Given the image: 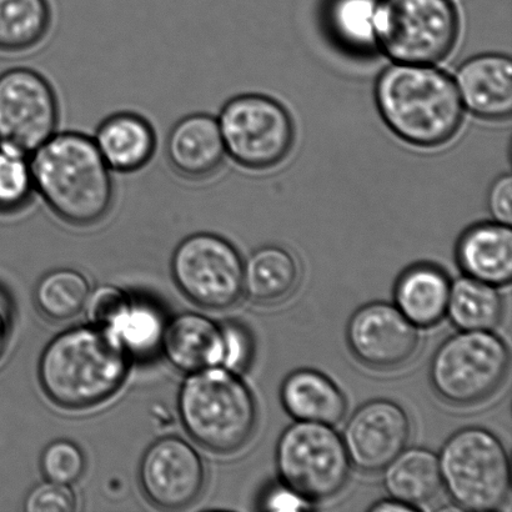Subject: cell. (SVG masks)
<instances>
[{"instance_id": "6da1fadb", "label": "cell", "mask_w": 512, "mask_h": 512, "mask_svg": "<svg viewBox=\"0 0 512 512\" xmlns=\"http://www.w3.org/2000/svg\"><path fill=\"white\" fill-rule=\"evenodd\" d=\"M35 193L55 217L77 228L103 222L112 212L115 185L94 139L55 133L30 154Z\"/></svg>"}, {"instance_id": "7a4b0ae2", "label": "cell", "mask_w": 512, "mask_h": 512, "mask_svg": "<svg viewBox=\"0 0 512 512\" xmlns=\"http://www.w3.org/2000/svg\"><path fill=\"white\" fill-rule=\"evenodd\" d=\"M130 355L110 331L79 326L55 336L40 358L44 394L65 410L94 408L112 399L127 379Z\"/></svg>"}, {"instance_id": "3957f363", "label": "cell", "mask_w": 512, "mask_h": 512, "mask_svg": "<svg viewBox=\"0 0 512 512\" xmlns=\"http://www.w3.org/2000/svg\"><path fill=\"white\" fill-rule=\"evenodd\" d=\"M375 102L391 132L414 147H440L463 123L455 80L429 64L390 65L376 80Z\"/></svg>"}, {"instance_id": "277c9868", "label": "cell", "mask_w": 512, "mask_h": 512, "mask_svg": "<svg viewBox=\"0 0 512 512\" xmlns=\"http://www.w3.org/2000/svg\"><path fill=\"white\" fill-rule=\"evenodd\" d=\"M178 409L190 438L217 454L243 449L258 424L252 390L223 366L190 375L180 389Z\"/></svg>"}, {"instance_id": "5b68a950", "label": "cell", "mask_w": 512, "mask_h": 512, "mask_svg": "<svg viewBox=\"0 0 512 512\" xmlns=\"http://www.w3.org/2000/svg\"><path fill=\"white\" fill-rule=\"evenodd\" d=\"M438 456L443 488L456 508H503L510 494V461L498 436L469 426L451 435Z\"/></svg>"}, {"instance_id": "8992f818", "label": "cell", "mask_w": 512, "mask_h": 512, "mask_svg": "<svg viewBox=\"0 0 512 512\" xmlns=\"http://www.w3.org/2000/svg\"><path fill=\"white\" fill-rule=\"evenodd\" d=\"M376 45L395 63L441 62L458 42L460 20L451 0H378Z\"/></svg>"}, {"instance_id": "52a82bcc", "label": "cell", "mask_w": 512, "mask_h": 512, "mask_svg": "<svg viewBox=\"0 0 512 512\" xmlns=\"http://www.w3.org/2000/svg\"><path fill=\"white\" fill-rule=\"evenodd\" d=\"M510 351L493 330H460L436 349L429 376L435 393L454 406H473L504 384Z\"/></svg>"}, {"instance_id": "ba28073f", "label": "cell", "mask_w": 512, "mask_h": 512, "mask_svg": "<svg viewBox=\"0 0 512 512\" xmlns=\"http://www.w3.org/2000/svg\"><path fill=\"white\" fill-rule=\"evenodd\" d=\"M276 469L283 484L311 503L338 495L348 483L351 463L333 426L295 421L280 435Z\"/></svg>"}, {"instance_id": "9c48e42d", "label": "cell", "mask_w": 512, "mask_h": 512, "mask_svg": "<svg viewBox=\"0 0 512 512\" xmlns=\"http://www.w3.org/2000/svg\"><path fill=\"white\" fill-rule=\"evenodd\" d=\"M218 123L225 152L245 169L274 168L294 145V122L288 110L263 94H242L228 100Z\"/></svg>"}, {"instance_id": "30bf717a", "label": "cell", "mask_w": 512, "mask_h": 512, "mask_svg": "<svg viewBox=\"0 0 512 512\" xmlns=\"http://www.w3.org/2000/svg\"><path fill=\"white\" fill-rule=\"evenodd\" d=\"M172 275L182 293L200 308H232L244 293V261L229 240L197 233L179 243Z\"/></svg>"}, {"instance_id": "8fae6325", "label": "cell", "mask_w": 512, "mask_h": 512, "mask_svg": "<svg viewBox=\"0 0 512 512\" xmlns=\"http://www.w3.org/2000/svg\"><path fill=\"white\" fill-rule=\"evenodd\" d=\"M59 102L52 84L30 68L0 74V145L32 154L57 133Z\"/></svg>"}, {"instance_id": "7c38bea8", "label": "cell", "mask_w": 512, "mask_h": 512, "mask_svg": "<svg viewBox=\"0 0 512 512\" xmlns=\"http://www.w3.org/2000/svg\"><path fill=\"white\" fill-rule=\"evenodd\" d=\"M139 481L150 504L163 510H182L202 496L207 471L192 445L177 436H167L145 451Z\"/></svg>"}, {"instance_id": "4fadbf2b", "label": "cell", "mask_w": 512, "mask_h": 512, "mask_svg": "<svg viewBox=\"0 0 512 512\" xmlns=\"http://www.w3.org/2000/svg\"><path fill=\"white\" fill-rule=\"evenodd\" d=\"M346 341L361 364L375 370H394L414 358L420 331L395 304L374 301L351 315Z\"/></svg>"}, {"instance_id": "5bb4252c", "label": "cell", "mask_w": 512, "mask_h": 512, "mask_svg": "<svg viewBox=\"0 0 512 512\" xmlns=\"http://www.w3.org/2000/svg\"><path fill=\"white\" fill-rule=\"evenodd\" d=\"M410 435L406 411L393 400L375 399L355 410L341 438L351 465L378 473L406 448Z\"/></svg>"}, {"instance_id": "9a60e30c", "label": "cell", "mask_w": 512, "mask_h": 512, "mask_svg": "<svg viewBox=\"0 0 512 512\" xmlns=\"http://www.w3.org/2000/svg\"><path fill=\"white\" fill-rule=\"evenodd\" d=\"M170 168L189 182H204L218 174L225 152L218 118L207 113L185 115L173 125L165 143Z\"/></svg>"}, {"instance_id": "2e32d148", "label": "cell", "mask_w": 512, "mask_h": 512, "mask_svg": "<svg viewBox=\"0 0 512 512\" xmlns=\"http://www.w3.org/2000/svg\"><path fill=\"white\" fill-rule=\"evenodd\" d=\"M461 103L475 117L508 119L512 113V62L504 54H480L456 72Z\"/></svg>"}, {"instance_id": "e0dca14e", "label": "cell", "mask_w": 512, "mask_h": 512, "mask_svg": "<svg viewBox=\"0 0 512 512\" xmlns=\"http://www.w3.org/2000/svg\"><path fill=\"white\" fill-rule=\"evenodd\" d=\"M162 348L175 369L197 373L223 366L225 336L223 325L208 316L184 313L165 325Z\"/></svg>"}, {"instance_id": "ac0fdd59", "label": "cell", "mask_w": 512, "mask_h": 512, "mask_svg": "<svg viewBox=\"0 0 512 512\" xmlns=\"http://www.w3.org/2000/svg\"><path fill=\"white\" fill-rule=\"evenodd\" d=\"M100 155L112 172H139L157 152V133L147 118L134 112L109 115L94 135Z\"/></svg>"}, {"instance_id": "d6986e66", "label": "cell", "mask_w": 512, "mask_h": 512, "mask_svg": "<svg viewBox=\"0 0 512 512\" xmlns=\"http://www.w3.org/2000/svg\"><path fill=\"white\" fill-rule=\"evenodd\" d=\"M456 260L470 278L495 286L508 285L512 279L511 225H473L456 245Z\"/></svg>"}, {"instance_id": "ffe728a7", "label": "cell", "mask_w": 512, "mask_h": 512, "mask_svg": "<svg viewBox=\"0 0 512 512\" xmlns=\"http://www.w3.org/2000/svg\"><path fill=\"white\" fill-rule=\"evenodd\" d=\"M281 404L296 421L338 425L348 411L343 391L328 376L313 369L295 370L280 389Z\"/></svg>"}, {"instance_id": "44dd1931", "label": "cell", "mask_w": 512, "mask_h": 512, "mask_svg": "<svg viewBox=\"0 0 512 512\" xmlns=\"http://www.w3.org/2000/svg\"><path fill=\"white\" fill-rule=\"evenodd\" d=\"M451 281L443 269L431 264L410 266L396 281V308L418 328H431L448 311Z\"/></svg>"}, {"instance_id": "7402d4cb", "label": "cell", "mask_w": 512, "mask_h": 512, "mask_svg": "<svg viewBox=\"0 0 512 512\" xmlns=\"http://www.w3.org/2000/svg\"><path fill=\"white\" fill-rule=\"evenodd\" d=\"M383 471L390 498L419 509L443 489L439 456L429 449L405 448Z\"/></svg>"}, {"instance_id": "603a6c76", "label": "cell", "mask_w": 512, "mask_h": 512, "mask_svg": "<svg viewBox=\"0 0 512 512\" xmlns=\"http://www.w3.org/2000/svg\"><path fill=\"white\" fill-rule=\"evenodd\" d=\"M298 261L278 245L255 250L244 263V293L259 304H273L289 296L298 286Z\"/></svg>"}, {"instance_id": "cb8c5ba5", "label": "cell", "mask_w": 512, "mask_h": 512, "mask_svg": "<svg viewBox=\"0 0 512 512\" xmlns=\"http://www.w3.org/2000/svg\"><path fill=\"white\" fill-rule=\"evenodd\" d=\"M460 330H494L504 315V299L498 286L461 276L451 283L448 311Z\"/></svg>"}, {"instance_id": "d4e9b609", "label": "cell", "mask_w": 512, "mask_h": 512, "mask_svg": "<svg viewBox=\"0 0 512 512\" xmlns=\"http://www.w3.org/2000/svg\"><path fill=\"white\" fill-rule=\"evenodd\" d=\"M52 19L48 0H0V52L23 53L38 47Z\"/></svg>"}, {"instance_id": "484cf974", "label": "cell", "mask_w": 512, "mask_h": 512, "mask_svg": "<svg viewBox=\"0 0 512 512\" xmlns=\"http://www.w3.org/2000/svg\"><path fill=\"white\" fill-rule=\"evenodd\" d=\"M378 0H329L325 22L341 47L355 53L373 52L376 45L374 15Z\"/></svg>"}, {"instance_id": "4316f807", "label": "cell", "mask_w": 512, "mask_h": 512, "mask_svg": "<svg viewBox=\"0 0 512 512\" xmlns=\"http://www.w3.org/2000/svg\"><path fill=\"white\" fill-rule=\"evenodd\" d=\"M89 295V283L82 274L72 269H59L39 281L34 301L45 318L67 321L82 313Z\"/></svg>"}, {"instance_id": "83f0119b", "label": "cell", "mask_w": 512, "mask_h": 512, "mask_svg": "<svg viewBox=\"0 0 512 512\" xmlns=\"http://www.w3.org/2000/svg\"><path fill=\"white\" fill-rule=\"evenodd\" d=\"M165 324L153 306L132 300L112 328V333L129 355H147L162 344Z\"/></svg>"}, {"instance_id": "f1b7e54d", "label": "cell", "mask_w": 512, "mask_h": 512, "mask_svg": "<svg viewBox=\"0 0 512 512\" xmlns=\"http://www.w3.org/2000/svg\"><path fill=\"white\" fill-rule=\"evenodd\" d=\"M35 195L30 155L0 145V215H14L30 207Z\"/></svg>"}, {"instance_id": "f546056e", "label": "cell", "mask_w": 512, "mask_h": 512, "mask_svg": "<svg viewBox=\"0 0 512 512\" xmlns=\"http://www.w3.org/2000/svg\"><path fill=\"white\" fill-rule=\"evenodd\" d=\"M40 469L45 479L53 483H77L85 471L83 451L69 440H57L44 449Z\"/></svg>"}, {"instance_id": "4dcf8cb0", "label": "cell", "mask_w": 512, "mask_h": 512, "mask_svg": "<svg viewBox=\"0 0 512 512\" xmlns=\"http://www.w3.org/2000/svg\"><path fill=\"white\" fill-rule=\"evenodd\" d=\"M130 303L132 299L125 291L107 285L95 290L85 306L90 323L109 330L128 309Z\"/></svg>"}, {"instance_id": "1f68e13d", "label": "cell", "mask_w": 512, "mask_h": 512, "mask_svg": "<svg viewBox=\"0 0 512 512\" xmlns=\"http://www.w3.org/2000/svg\"><path fill=\"white\" fill-rule=\"evenodd\" d=\"M78 501L69 485L53 483L39 484L30 490L25 498V512H73L77 510Z\"/></svg>"}, {"instance_id": "d6a6232c", "label": "cell", "mask_w": 512, "mask_h": 512, "mask_svg": "<svg viewBox=\"0 0 512 512\" xmlns=\"http://www.w3.org/2000/svg\"><path fill=\"white\" fill-rule=\"evenodd\" d=\"M225 336V359L223 368L242 373L252 364L254 340L250 331L239 323L223 324Z\"/></svg>"}, {"instance_id": "836d02e7", "label": "cell", "mask_w": 512, "mask_h": 512, "mask_svg": "<svg viewBox=\"0 0 512 512\" xmlns=\"http://www.w3.org/2000/svg\"><path fill=\"white\" fill-rule=\"evenodd\" d=\"M488 205L495 222L511 225L512 223V178L505 174L491 185Z\"/></svg>"}, {"instance_id": "e575fe53", "label": "cell", "mask_w": 512, "mask_h": 512, "mask_svg": "<svg viewBox=\"0 0 512 512\" xmlns=\"http://www.w3.org/2000/svg\"><path fill=\"white\" fill-rule=\"evenodd\" d=\"M311 508H313L311 501L284 484L268 491L261 501V509L270 511H301Z\"/></svg>"}, {"instance_id": "d590c367", "label": "cell", "mask_w": 512, "mask_h": 512, "mask_svg": "<svg viewBox=\"0 0 512 512\" xmlns=\"http://www.w3.org/2000/svg\"><path fill=\"white\" fill-rule=\"evenodd\" d=\"M10 335V314L7 301L0 296V359L3 358L7 349Z\"/></svg>"}, {"instance_id": "8d00e7d4", "label": "cell", "mask_w": 512, "mask_h": 512, "mask_svg": "<svg viewBox=\"0 0 512 512\" xmlns=\"http://www.w3.org/2000/svg\"><path fill=\"white\" fill-rule=\"evenodd\" d=\"M421 509L416 506L403 503V501L391 499L379 501L378 504L371 506L370 511L385 512V511H419Z\"/></svg>"}]
</instances>
